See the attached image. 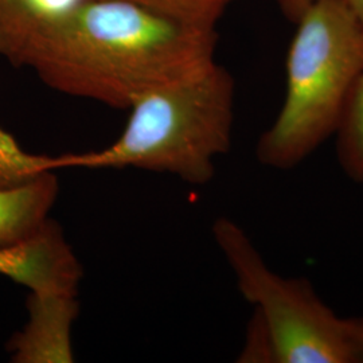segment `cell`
Here are the masks:
<instances>
[{"label":"cell","instance_id":"cell-1","mask_svg":"<svg viewBox=\"0 0 363 363\" xmlns=\"http://www.w3.org/2000/svg\"><path fill=\"white\" fill-rule=\"evenodd\" d=\"M216 27L164 18L125 0H82L27 69L54 91L130 109L139 97L216 62Z\"/></svg>","mask_w":363,"mask_h":363},{"label":"cell","instance_id":"cell-2","mask_svg":"<svg viewBox=\"0 0 363 363\" xmlns=\"http://www.w3.org/2000/svg\"><path fill=\"white\" fill-rule=\"evenodd\" d=\"M234 101V78L214 62L139 97L115 143L94 152L46 156L45 169L133 167L205 186L216 175L217 157L232 147Z\"/></svg>","mask_w":363,"mask_h":363},{"label":"cell","instance_id":"cell-3","mask_svg":"<svg viewBox=\"0 0 363 363\" xmlns=\"http://www.w3.org/2000/svg\"><path fill=\"white\" fill-rule=\"evenodd\" d=\"M296 22L284 101L256 145L262 166L284 171L335 136L363 70V23L345 0H313Z\"/></svg>","mask_w":363,"mask_h":363},{"label":"cell","instance_id":"cell-4","mask_svg":"<svg viewBox=\"0 0 363 363\" xmlns=\"http://www.w3.org/2000/svg\"><path fill=\"white\" fill-rule=\"evenodd\" d=\"M211 232L241 295L272 339L277 363H355L346 318L333 311L307 279L273 272L234 220L220 217Z\"/></svg>","mask_w":363,"mask_h":363},{"label":"cell","instance_id":"cell-5","mask_svg":"<svg viewBox=\"0 0 363 363\" xmlns=\"http://www.w3.org/2000/svg\"><path fill=\"white\" fill-rule=\"evenodd\" d=\"M0 274L31 294L76 296L82 268L54 220L18 245L0 249Z\"/></svg>","mask_w":363,"mask_h":363},{"label":"cell","instance_id":"cell-6","mask_svg":"<svg viewBox=\"0 0 363 363\" xmlns=\"http://www.w3.org/2000/svg\"><path fill=\"white\" fill-rule=\"evenodd\" d=\"M74 298L30 292L28 322L9 343L13 362H73L70 330L77 316Z\"/></svg>","mask_w":363,"mask_h":363},{"label":"cell","instance_id":"cell-7","mask_svg":"<svg viewBox=\"0 0 363 363\" xmlns=\"http://www.w3.org/2000/svg\"><path fill=\"white\" fill-rule=\"evenodd\" d=\"M82 0H0V57L27 67L42 40Z\"/></svg>","mask_w":363,"mask_h":363},{"label":"cell","instance_id":"cell-8","mask_svg":"<svg viewBox=\"0 0 363 363\" xmlns=\"http://www.w3.org/2000/svg\"><path fill=\"white\" fill-rule=\"evenodd\" d=\"M60 191L54 172L15 187H0V249L13 247L39 233Z\"/></svg>","mask_w":363,"mask_h":363},{"label":"cell","instance_id":"cell-9","mask_svg":"<svg viewBox=\"0 0 363 363\" xmlns=\"http://www.w3.org/2000/svg\"><path fill=\"white\" fill-rule=\"evenodd\" d=\"M337 164L355 183H363V70L357 79L335 133Z\"/></svg>","mask_w":363,"mask_h":363},{"label":"cell","instance_id":"cell-10","mask_svg":"<svg viewBox=\"0 0 363 363\" xmlns=\"http://www.w3.org/2000/svg\"><path fill=\"white\" fill-rule=\"evenodd\" d=\"M184 25L216 27L234 0H125Z\"/></svg>","mask_w":363,"mask_h":363},{"label":"cell","instance_id":"cell-11","mask_svg":"<svg viewBox=\"0 0 363 363\" xmlns=\"http://www.w3.org/2000/svg\"><path fill=\"white\" fill-rule=\"evenodd\" d=\"M45 157L25 152L0 127V187H15L45 174Z\"/></svg>","mask_w":363,"mask_h":363},{"label":"cell","instance_id":"cell-12","mask_svg":"<svg viewBox=\"0 0 363 363\" xmlns=\"http://www.w3.org/2000/svg\"><path fill=\"white\" fill-rule=\"evenodd\" d=\"M238 358L240 362L277 363L272 339L256 312L247 325V340Z\"/></svg>","mask_w":363,"mask_h":363},{"label":"cell","instance_id":"cell-13","mask_svg":"<svg viewBox=\"0 0 363 363\" xmlns=\"http://www.w3.org/2000/svg\"><path fill=\"white\" fill-rule=\"evenodd\" d=\"M346 325L355 354V363H363V315L346 318Z\"/></svg>","mask_w":363,"mask_h":363},{"label":"cell","instance_id":"cell-14","mask_svg":"<svg viewBox=\"0 0 363 363\" xmlns=\"http://www.w3.org/2000/svg\"><path fill=\"white\" fill-rule=\"evenodd\" d=\"M313 0H280L284 13L296 22L298 16L311 4Z\"/></svg>","mask_w":363,"mask_h":363},{"label":"cell","instance_id":"cell-15","mask_svg":"<svg viewBox=\"0 0 363 363\" xmlns=\"http://www.w3.org/2000/svg\"><path fill=\"white\" fill-rule=\"evenodd\" d=\"M345 3L363 23V0H345Z\"/></svg>","mask_w":363,"mask_h":363}]
</instances>
